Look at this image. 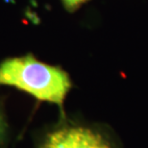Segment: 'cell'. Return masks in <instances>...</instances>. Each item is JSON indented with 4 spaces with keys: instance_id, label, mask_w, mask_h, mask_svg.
Instances as JSON below:
<instances>
[{
    "instance_id": "1",
    "label": "cell",
    "mask_w": 148,
    "mask_h": 148,
    "mask_svg": "<svg viewBox=\"0 0 148 148\" xmlns=\"http://www.w3.org/2000/svg\"><path fill=\"white\" fill-rule=\"evenodd\" d=\"M0 86L14 87L63 110L72 84L69 75L61 67L44 64L28 54L6 59L0 64Z\"/></svg>"
},
{
    "instance_id": "2",
    "label": "cell",
    "mask_w": 148,
    "mask_h": 148,
    "mask_svg": "<svg viewBox=\"0 0 148 148\" xmlns=\"http://www.w3.org/2000/svg\"><path fill=\"white\" fill-rule=\"evenodd\" d=\"M42 148H111V146L95 131L83 127H71L49 135Z\"/></svg>"
},
{
    "instance_id": "3",
    "label": "cell",
    "mask_w": 148,
    "mask_h": 148,
    "mask_svg": "<svg viewBox=\"0 0 148 148\" xmlns=\"http://www.w3.org/2000/svg\"><path fill=\"white\" fill-rule=\"evenodd\" d=\"M90 0H62L64 7L69 12H74Z\"/></svg>"
},
{
    "instance_id": "4",
    "label": "cell",
    "mask_w": 148,
    "mask_h": 148,
    "mask_svg": "<svg viewBox=\"0 0 148 148\" xmlns=\"http://www.w3.org/2000/svg\"><path fill=\"white\" fill-rule=\"evenodd\" d=\"M6 131H7V123H6L5 117L3 115L2 112L0 111V143L4 140Z\"/></svg>"
}]
</instances>
